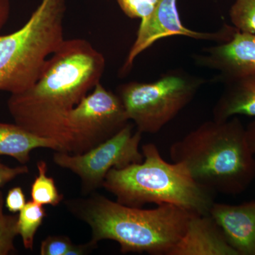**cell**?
<instances>
[{
  "instance_id": "1",
  "label": "cell",
  "mask_w": 255,
  "mask_h": 255,
  "mask_svg": "<svg viewBox=\"0 0 255 255\" xmlns=\"http://www.w3.org/2000/svg\"><path fill=\"white\" fill-rule=\"evenodd\" d=\"M105 65L103 54L90 42L65 39L47 60L36 82L10 96L8 110L15 124L54 140L64 152L65 116L100 83Z\"/></svg>"
},
{
  "instance_id": "2",
  "label": "cell",
  "mask_w": 255,
  "mask_h": 255,
  "mask_svg": "<svg viewBox=\"0 0 255 255\" xmlns=\"http://www.w3.org/2000/svg\"><path fill=\"white\" fill-rule=\"evenodd\" d=\"M67 206L91 228L92 244L117 242L123 254L169 255L192 214L170 204L151 209L132 207L101 195L69 201Z\"/></svg>"
},
{
  "instance_id": "3",
  "label": "cell",
  "mask_w": 255,
  "mask_h": 255,
  "mask_svg": "<svg viewBox=\"0 0 255 255\" xmlns=\"http://www.w3.org/2000/svg\"><path fill=\"white\" fill-rule=\"evenodd\" d=\"M169 155L212 193L238 195L255 179V155L238 117L204 122L172 144Z\"/></svg>"
},
{
  "instance_id": "4",
  "label": "cell",
  "mask_w": 255,
  "mask_h": 255,
  "mask_svg": "<svg viewBox=\"0 0 255 255\" xmlns=\"http://www.w3.org/2000/svg\"><path fill=\"white\" fill-rule=\"evenodd\" d=\"M143 160L122 169H112L102 187L117 202L132 207L170 204L192 214H209L214 193L191 177L184 164L164 160L157 146H142Z\"/></svg>"
},
{
  "instance_id": "5",
  "label": "cell",
  "mask_w": 255,
  "mask_h": 255,
  "mask_svg": "<svg viewBox=\"0 0 255 255\" xmlns=\"http://www.w3.org/2000/svg\"><path fill=\"white\" fill-rule=\"evenodd\" d=\"M65 0H41L22 27L0 36V91L20 93L36 82L65 41Z\"/></svg>"
},
{
  "instance_id": "6",
  "label": "cell",
  "mask_w": 255,
  "mask_h": 255,
  "mask_svg": "<svg viewBox=\"0 0 255 255\" xmlns=\"http://www.w3.org/2000/svg\"><path fill=\"white\" fill-rule=\"evenodd\" d=\"M205 83V79L174 70L152 82L124 84L117 95L137 130L155 134L190 103Z\"/></svg>"
},
{
  "instance_id": "7",
  "label": "cell",
  "mask_w": 255,
  "mask_h": 255,
  "mask_svg": "<svg viewBox=\"0 0 255 255\" xmlns=\"http://www.w3.org/2000/svg\"><path fill=\"white\" fill-rule=\"evenodd\" d=\"M129 122L119 96L100 82L65 116L63 152L80 155L91 150L113 137Z\"/></svg>"
},
{
  "instance_id": "8",
  "label": "cell",
  "mask_w": 255,
  "mask_h": 255,
  "mask_svg": "<svg viewBox=\"0 0 255 255\" xmlns=\"http://www.w3.org/2000/svg\"><path fill=\"white\" fill-rule=\"evenodd\" d=\"M142 132H133V124L128 123L113 137L80 155L55 151V164L69 169L81 179L84 193L102 187L111 169H122L139 163L144 159L139 149Z\"/></svg>"
},
{
  "instance_id": "9",
  "label": "cell",
  "mask_w": 255,
  "mask_h": 255,
  "mask_svg": "<svg viewBox=\"0 0 255 255\" xmlns=\"http://www.w3.org/2000/svg\"><path fill=\"white\" fill-rule=\"evenodd\" d=\"M237 28L224 24L216 32L194 31L186 27L181 21L177 0H159L153 12L140 21L136 39L121 69L122 75L130 71L135 58L158 40L167 37L181 36L201 41L224 43L229 41Z\"/></svg>"
},
{
  "instance_id": "10",
  "label": "cell",
  "mask_w": 255,
  "mask_h": 255,
  "mask_svg": "<svg viewBox=\"0 0 255 255\" xmlns=\"http://www.w3.org/2000/svg\"><path fill=\"white\" fill-rule=\"evenodd\" d=\"M198 66L216 70L215 81L225 82L255 73V33L236 29L229 41L194 55Z\"/></svg>"
},
{
  "instance_id": "11",
  "label": "cell",
  "mask_w": 255,
  "mask_h": 255,
  "mask_svg": "<svg viewBox=\"0 0 255 255\" xmlns=\"http://www.w3.org/2000/svg\"><path fill=\"white\" fill-rule=\"evenodd\" d=\"M169 255H238L209 214H191L187 229Z\"/></svg>"
},
{
  "instance_id": "12",
  "label": "cell",
  "mask_w": 255,
  "mask_h": 255,
  "mask_svg": "<svg viewBox=\"0 0 255 255\" xmlns=\"http://www.w3.org/2000/svg\"><path fill=\"white\" fill-rule=\"evenodd\" d=\"M209 214L238 255H255V200L240 205L214 202Z\"/></svg>"
},
{
  "instance_id": "13",
  "label": "cell",
  "mask_w": 255,
  "mask_h": 255,
  "mask_svg": "<svg viewBox=\"0 0 255 255\" xmlns=\"http://www.w3.org/2000/svg\"><path fill=\"white\" fill-rule=\"evenodd\" d=\"M223 84L224 90L213 109L214 120L223 122L238 115L255 117V73Z\"/></svg>"
},
{
  "instance_id": "14",
  "label": "cell",
  "mask_w": 255,
  "mask_h": 255,
  "mask_svg": "<svg viewBox=\"0 0 255 255\" xmlns=\"http://www.w3.org/2000/svg\"><path fill=\"white\" fill-rule=\"evenodd\" d=\"M37 148L60 150L54 140L38 136L17 124L0 122V156H9L21 164H26L30 160V153Z\"/></svg>"
},
{
  "instance_id": "15",
  "label": "cell",
  "mask_w": 255,
  "mask_h": 255,
  "mask_svg": "<svg viewBox=\"0 0 255 255\" xmlns=\"http://www.w3.org/2000/svg\"><path fill=\"white\" fill-rule=\"evenodd\" d=\"M46 216V210L41 204L31 201L19 211L17 218L18 233L26 250H32L37 231Z\"/></svg>"
},
{
  "instance_id": "16",
  "label": "cell",
  "mask_w": 255,
  "mask_h": 255,
  "mask_svg": "<svg viewBox=\"0 0 255 255\" xmlns=\"http://www.w3.org/2000/svg\"><path fill=\"white\" fill-rule=\"evenodd\" d=\"M38 176L32 183L31 201L41 205L56 206L63 201V195L60 194L53 178L47 176V164L44 161L37 162Z\"/></svg>"
},
{
  "instance_id": "17",
  "label": "cell",
  "mask_w": 255,
  "mask_h": 255,
  "mask_svg": "<svg viewBox=\"0 0 255 255\" xmlns=\"http://www.w3.org/2000/svg\"><path fill=\"white\" fill-rule=\"evenodd\" d=\"M230 18L239 31L255 33V0H236L230 10Z\"/></svg>"
},
{
  "instance_id": "18",
  "label": "cell",
  "mask_w": 255,
  "mask_h": 255,
  "mask_svg": "<svg viewBox=\"0 0 255 255\" xmlns=\"http://www.w3.org/2000/svg\"><path fill=\"white\" fill-rule=\"evenodd\" d=\"M4 199L0 191V255H7L15 251L14 239L18 236V216L4 214Z\"/></svg>"
},
{
  "instance_id": "19",
  "label": "cell",
  "mask_w": 255,
  "mask_h": 255,
  "mask_svg": "<svg viewBox=\"0 0 255 255\" xmlns=\"http://www.w3.org/2000/svg\"><path fill=\"white\" fill-rule=\"evenodd\" d=\"M117 1L128 17L139 18L142 21L153 12L159 0H117Z\"/></svg>"
},
{
  "instance_id": "20",
  "label": "cell",
  "mask_w": 255,
  "mask_h": 255,
  "mask_svg": "<svg viewBox=\"0 0 255 255\" xmlns=\"http://www.w3.org/2000/svg\"><path fill=\"white\" fill-rule=\"evenodd\" d=\"M71 240L65 236H50L42 241L41 255H67L73 246Z\"/></svg>"
},
{
  "instance_id": "21",
  "label": "cell",
  "mask_w": 255,
  "mask_h": 255,
  "mask_svg": "<svg viewBox=\"0 0 255 255\" xmlns=\"http://www.w3.org/2000/svg\"><path fill=\"white\" fill-rule=\"evenodd\" d=\"M5 206L9 212L19 213L26 204V197L21 187L12 188L8 191L4 201Z\"/></svg>"
},
{
  "instance_id": "22",
  "label": "cell",
  "mask_w": 255,
  "mask_h": 255,
  "mask_svg": "<svg viewBox=\"0 0 255 255\" xmlns=\"http://www.w3.org/2000/svg\"><path fill=\"white\" fill-rule=\"evenodd\" d=\"M29 169L26 164L11 167L0 162V188L22 174H28Z\"/></svg>"
},
{
  "instance_id": "23",
  "label": "cell",
  "mask_w": 255,
  "mask_h": 255,
  "mask_svg": "<svg viewBox=\"0 0 255 255\" xmlns=\"http://www.w3.org/2000/svg\"><path fill=\"white\" fill-rule=\"evenodd\" d=\"M9 0H0V29L7 21L10 14Z\"/></svg>"
},
{
  "instance_id": "24",
  "label": "cell",
  "mask_w": 255,
  "mask_h": 255,
  "mask_svg": "<svg viewBox=\"0 0 255 255\" xmlns=\"http://www.w3.org/2000/svg\"><path fill=\"white\" fill-rule=\"evenodd\" d=\"M247 141L250 148L255 155V120L246 128Z\"/></svg>"
}]
</instances>
